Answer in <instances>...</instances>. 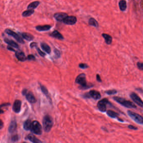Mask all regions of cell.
Instances as JSON below:
<instances>
[{
	"label": "cell",
	"instance_id": "obj_1",
	"mask_svg": "<svg viewBox=\"0 0 143 143\" xmlns=\"http://www.w3.org/2000/svg\"><path fill=\"white\" fill-rule=\"evenodd\" d=\"M75 82L80 85V88L82 89H88L93 87L92 85L87 84L85 73L79 74L75 79Z\"/></svg>",
	"mask_w": 143,
	"mask_h": 143
},
{
	"label": "cell",
	"instance_id": "obj_2",
	"mask_svg": "<svg viewBox=\"0 0 143 143\" xmlns=\"http://www.w3.org/2000/svg\"><path fill=\"white\" fill-rule=\"evenodd\" d=\"M42 123L44 131L45 132H49L53 125V121L52 117L50 115H46L43 118Z\"/></svg>",
	"mask_w": 143,
	"mask_h": 143
},
{
	"label": "cell",
	"instance_id": "obj_3",
	"mask_svg": "<svg viewBox=\"0 0 143 143\" xmlns=\"http://www.w3.org/2000/svg\"><path fill=\"white\" fill-rule=\"evenodd\" d=\"M113 99L118 103L126 108H136V105L132 101L125 100L124 98L120 97H113Z\"/></svg>",
	"mask_w": 143,
	"mask_h": 143
},
{
	"label": "cell",
	"instance_id": "obj_4",
	"mask_svg": "<svg viewBox=\"0 0 143 143\" xmlns=\"http://www.w3.org/2000/svg\"><path fill=\"white\" fill-rule=\"evenodd\" d=\"M30 130L31 132L36 135H41L42 132L41 125L38 121L36 120L32 122Z\"/></svg>",
	"mask_w": 143,
	"mask_h": 143
},
{
	"label": "cell",
	"instance_id": "obj_5",
	"mask_svg": "<svg viewBox=\"0 0 143 143\" xmlns=\"http://www.w3.org/2000/svg\"><path fill=\"white\" fill-rule=\"evenodd\" d=\"M128 115L130 117L133 121L139 124H143V117L139 114L133 112L128 110L127 111Z\"/></svg>",
	"mask_w": 143,
	"mask_h": 143
},
{
	"label": "cell",
	"instance_id": "obj_6",
	"mask_svg": "<svg viewBox=\"0 0 143 143\" xmlns=\"http://www.w3.org/2000/svg\"><path fill=\"white\" fill-rule=\"evenodd\" d=\"M5 32L9 35L11 36L12 37H13L15 39H16L17 40V42L19 43H20L24 44L25 43L22 37L19 34H18L13 31H12L11 29H7L5 30Z\"/></svg>",
	"mask_w": 143,
	"mask_h": 143
},
{
	"label": "cell",
	"instance_id": "obj_7",
	"mask_svg": "<svg viewBox=\"0 0 143 143\" xmlns=\"http://www.w3.org/2000/svg\"><path fill=\"white\" fill-rule=\"evenodd\" d=\"M22 94L25 96L26 98L29 103H34L36 102L35 97L32 92H29L27 89H24L22 91Z\"/></svg>",
	"mask_w": 143,
	"mask_h": 143
},
{
	"label": "cell",
	"instance_id": "obj_8",
	"mask_svg": "<svg viewBox=\"0 0 143 143\" xmlns=\"http://www.w3.org/2000/svg\"><path fill=\"white\" fill-rule=\"evenodd\" d=\"M108 103L109 101L107 99H103L98 101L97 104V107L100 111L103 113H105L106 111V106Z\"/></svg>",
	"mask_w": 143,
	"mask_h": 143
},
{
	"label": "cell",
	"instance_id": "obj_9",
	"mask_svg": "<svg viewBox=\"0 0 143 143\" xmlns=\"http://www.w3.org/2000/svg\"><path fill=\"white\" fill-rule=\"evenodd\" d=\"M85 97L87 98H92L94 99H101V94L99 92L97 91L92 90L90 91V92H88L87 94H85Z\"/></svg>",
	"mask_w": 143,
	"mask_h": 143
},
{
	"label": "cell",
	"instance_id": "obj_10",
	"mask_svg": "<svg viewBox=\"0 0 143 143\" xmlns=\"http://www.w3.org/2000/svg\"><path fill=\"white\" fill-rule=\"evenodd\" d=\"M130 96L131 99L135 103L141 107H143V101L137 94L134 92H132L130 94Z\"/></svg>",
	"mask_w": 143,
	"mask_h": 143
},
{
	"label": "cell",
	"instance_id": "obj_11",
	"mask_svg": "<svg viewBox=\"0 0 143 143\" xmlns=\"http://www.w3.org/2000/svg\"><path fill=\"white\" fill-rule=\"evenodd\" d=\"M77 21L76 17L75 16H67L63 20V22L66 25H75Z\"/></svg>",
	"mask_w": 143,
	"mask_h": 143
},
{
	"label": "cell",
	"instance_id": "obj_12",
	"mask_svg": "<svg viewBox=\"0 0 143 143\" xmlns=\"http://www.w3.org/2000/svg\"><path fill=\"white\" fill-rule=\"evenodd\" d=\"M21 106V101L19 100H16L13 106V110L16 113H19Z\"/></svg>",
	"mask_w": 143,
	"mask_h": 143
},
{
	"label": "cell",
	"instance_id": "obj_13",
	"mask_svg": "<svg viewBox=\"0 0 143 143\" xmlns=\"http://www.w3.org/2000/svg\"><path fill=\"white\" fill-rule=\"evenodd\" d=\"M68 16L66 13L63 12H58L54 14V17L55 19L59 22H63V20L67 16Z\"/></svg>",
	"mask_w": 143,
	"mask_h": 143
},
{
	"label": "cell",
	"instance_id": "obj_14",
	"mask_svg": "<svg viewBox=\"0 0 143 143\" xmlns=\"http://www.w3.org/2000/svg\"><path fill=\"white\" fill-rule=\"evenodd\" d=\"M16 57L20 61L23 62L27 60V57L24 53L21 51H18L16 52L15 53Z\"/></svg>",
	"mask_w": 143,
	"mask_h": 143
},
{
	"label": "cell",
	"instance_id": "obj_15",
	"mask_svg": "<svg viewBox=\"0 0 143 143\" xmlns=\"http://www.w3.org/2000/svg\"><path fill=\"white\" fill-rule=\"evenodd\" d=\"M51 37H53L54 38H56L57 39H60V40H62L64 39V37L60 32H59L58 31H54L52 33L50 34Z\"/></svg>",
	"mask_w": 143,
	"mask_h": 143
},
{
	"label": "cell",
	"instance_id": "obj_16",
	"mask_svg": "<svg viewBox=\"0 0 143 143\" xmlns=\"http://www.w3.org/2000/svg\"><path fill=\"white\" fill-rule=\"evenodd\" d=\"M4 41L8 44L10 46L12 47L13 48H19V45L16 43L12 40L11 39H9L8 38H5L4 39Z\"/></svg>",
	"mask_w": 143,
	"mask_h": 143
},
{
	"label": "cell",
	"instance_id": "obj_17",
	"mask_svg": "<svg viewBox=\"0 0 143 143\" xmlns=\"http://www.w3.org/2000/svg\"><path fill=\"white\" fill-rule=\"evenodd\" d=\"M51 27L50 25H39L36 27V29L38 31H46L50 30L51 28Z\"/></svg>",
	"mask_w": 143,
	"mask_h": 143
},
{
	"label": "cell",
	"instance_id": "obj_18",
	"mask_svg": "<svg viewBox=\"0 0 143 143\" xmlns=\"http://www.w3.org/2000/svg\"><path fill=\"white\" fill-rule=\"evenodd\" d=\"M17 128V124L15 120H13L10 123L9 126L8 131L10 133H13L16 131Z\"/></svg>",
	"mask_w": 143,
	"mask_h": 143
},
{
	"label": "cell",
	"instance_id": "obj_19",
	"mask_svg": "<svg viewBox=\"0 0 143 143\" xmlns=\"http://www.w3.org/2000/svg\"><path fill=\"white\" fill-rule=\"evenodd\" d=\"M21 36L23 39L29 41L32 40L34 39V37L32 34L27 32L22 33Z\"/></svg>",
	"mask_w": 143,
	"mask_h": 143
},
{
	"label": "cell",
	"instance_id": "obj_20",
	"mask_svg": "<svg viewBox=\"0 0 143 143\" xmlns=\"http://www.w3.org/2000/svg\"><path fill=\"white\" fill-rule=\"evenodd\" d=\"M27 138L29 141L33 143H41V141L39 139H38L34 135L29 134L27 136Z\"/></svg>",
	"mask_w": 143,
	"mask_h": 143
},
{
	"label": "cell",
	"instance_id": "obj_21",
	"mask_svg": "<svg viewBox=\"0 0 143 143\" xmlns=\"http://www.w3.org/2000/svg\"><path fill=\"white\" fill-rule=\"evenodd\" d=\"M102 36L103 38H104L105 40V42L108 45H110L112 42V37L111 36L107 34L103 33L102 34Z\"/></svg>",
	"mask_w": 143,
	"mask_h": 143
},
{
	"label": "cell",
	"instance_id": "obj_22",
	"mask_svg": "<svg viewBox=\"0 0 143 143\" xmlns=\"http://www.w3.org/2000/svg\"><path fill=\"white\" fill-rule=\"evenodd\" d=\"M41 49L44 51L46 52V53L50 54V53H51V48L47 44L43 43L41 44Z\"/></svg>",
	"mask_w": 143,
	"mask_h": 143
},
{
	"label": "cell",
	"instance_id": "obj_23",
	"mask_svg": "<svg viewBox=\"0 0 143 143\" xmlns=\"http://www.w3.org/2000/svg\"><path fill=\"white\" fill-rule=\"evenodd\" d=\"M39 4H40V2L39 1H34L28 5V6H27V9H36L38 6L39 5Z\"/></svg>",
	"mask_w": 143,
	"mask_h": 143
},
{
	"label": "cell",
	"instance_id": "obj_24",
	"mask_svg": "<svg viewBox=\"0 0 143 143\" xmlns=\"http://www.w3.org/2000/svg\"><path fill=\"white\" fill-rule=\"evenodd\" d=\"M119 6L120 9L122 11H124L126 10L127 8L126 1L125 0H121L119 2Z\"/></svg>",
	"mask_w": 143,
	"mask_h": 143
},
{
	"label": "cell",
	"instance_id": "obj_25",
	"mask_svg": "<svg viewBox=\"0 0 143 143\" xmlns=\"http://www.w3.org/2000/svg\"><path fill=\"white\" fill-rule=\"evenodd\" d=\"M89 25L90 26H93L94 27H98L99 26L98 22L93 18H90L88 21Z\"/></svg>",
	"mask_w": 143,
	"mask_h": 143
},
{
	"label": "cell",
	"instance_id": "obj_26",
	"mask_svg": "<svg viewBox=\"0 0 143 143\" xmlns=\"http://www.w3.org/2000/svg\"><path fill=\"white\" fill-rule=\"evenodd\" d=\"M107 114L109 117L113 118H117L119 115V114L113 111V110H108L107 111Z\"/></svg>",
	"mask_w": 143,
	"mask_h": 143
},
{
	"label": "cell",
	"instance_id": "obj_27",
	"mask_svg": "<svg viewBox=\"0 0 143 143\" xmlns=\"http://www.w3.org/2000/svg\"><path fill=\"white\" fill-rule=\"evenodd\" d=\"M34 12V9H28L22 13V16L23 17H28L33 14Z\"/></svg>",
	"mask_w": 143,
	"mask_h": 143
},
{
	"label": "cell",
	"instance_id": "obj_28",
	"mask_svg": "<svg viewBox=\"0 0 143 143\" xmlns=\"http://www.w3.org/2000/svg\"><path fill=\"white\" fill-rule=\"evenodd\" d=\"M32 122V121H31V120H26L23 124V128L24 129L27 131H29V130H30Z\"/></svg>",
	"mask_w": 143,
	"mask_h": 143
},
{
	"label": "cell",
	"instance_id": "obj_29",
	"mask_svg": "<svg viewBox=\"0 0 143 143\" xmlns=\"http://www.w3.org/2000/svg\"><path fill=\"white\" fill-rule=\"evenodd\" d=\"M40 87H41V91L43 93H44V94H45L46 97H48L49 92L47 89H46V87L44 86H43V85H41Z\"/></svg>",
	"mask_w": 143,
	"mask_h": 143
},
{
	"label": "cell",
	"instance_id": "obj_30",
	"mask_svg": "<svg viewBox=\"0 0 143 143\" xmlns=\"http://www.w3.org/2000/svg\"><path fill=\"white\" fill-rule=\"evenodd\" d=\"M117 92L115 89H112V90H109L106 91V93L108 95H112V94H115Z\"/></svg>",
	"mask_w": 143,
	"mask_h": 143
},
{
	"label": "cell",
	"instance_id": "obj_31",
	"mask_svg": "<svg viewBox=\"0 0 143 143\" xmlns=\"http://www.w3.org/2000/svg\"><path fill=\"white\" fill-rule=\"evenodd\" d=\"M18 139H19V137H18V135H15L12 136L11 140L12 142H16L18 141Z\"/></svg>",
	"mask_w": 143,
	"mask_h": 143
},
{
	"label": "cell",
	"instance_id": "obj_32",
	"mask_svg": "<svg viewBox=\"0 0 143 143\" xmlns=\"http://www.w3.org/2000/svg\"><path fill=\"white\" fill-rule=\"evenodd\" d=\"M79 67L82 69H87V68L88 67V66L86 64H83V63L79 64Z\"/></svg>",
	"mask_w": 143,
	"mask_h": 143
},
{
	"label": "cell",
	"instance_id": "obj_33",
	"mask_svg": "<svg viewBox=\"0 0 143 143\" xmlns=\"http://www.w3.org/2000/svg\"><path fill=\"white\" fill-rule=\"evenodd\" d=\"M36 50H37L38 53H39V55L42 57H44L45 55V54L44 52H43L39 48H36Z\"/></svg>",
	"mask_w": 143,
	"mask_h": 143
},
{
	"label": "cell",
	"instance_id": "obj_34",
	"mask_svg": "<svg viewBox=\"0 0 143 143\" xmlns=\"http://www.w3.org/2000/svg\"><path fill=\"white\" fill-rule=\"evenodd\" d=\"M137 67L140 70H143V63L138 62L137 64Z\"/></svg>",
	"mask_w": 143,
	"mask_h": 143
},
{
	"label": "cell",
	"instance_id": "obj_35",
	"mask_svg": "<svg viewBox=\"0 0 143 143\" xmlns=\"http://www.w3.org/2000/svg\"><path fill=\"white\" fill-rule=\"evenodd\" d=\"M54 52H55V55H56V56L57 57H60V53L59 50H58L57 49H55L54 50Z\"/></svg>",
	"mask_w": 143,
	"mask_h": 143
},
{
	"label": "cell",
	"instance_id": "obj_36",
	"mask_svg": "<svg viewBox=\"0 0 143 143\" xmlns=\"http://www.w3.org/2000/svg\"><path fill=\"white\" fill-rule=\"evenodd\" d=\"M27 59L28 60H35L36 58L34 55H28Z\"/></svg>",
	"mask_w": 143,
	"mask_h": 143
},
{
	"label": "cell",
	"instance_id": "obj_37",
	"mask_svg": "<svg viewBox=\"0 0 143 143\" xmlns=\"http://www.w3.org/2000/svg\"><path fill=\"white\" fill-rule=\"evenodd\" d=\"M128 127L129 129L134 130H136L138 129V128L137 127H136L133 126H132V125H129V126H128Z\"/></svg>",
	"mask_w": 143,
	"mask_h": 143
},
{
	"label": "cell",
	"instance_id": "obj_38",
	"mask_svg": "<svg viewBox=\"0 0 143 143\" xmlns=\"http://www.w3.org/2000/svg\"><path fill=\"white\" fill-rule=\"evenodd\" d=\"M37 45V44L36 43H35V42H33V43H31L30 46L31 48H33L36 47Z\"/></svg>",
	"mask_w": 143,
	"mask_h": 143
},
{
	"label": "cell",
	"instance_id": "obj_39",
	"mask_svg": "<svg viewBox=\"0 0 143 143\" xmlns=\"http://www.w3.org/2000/svg\"><path fill=\"white\" fill-rule=\"evenodd\" d=\"M96 79H97V80L98 81V82H101L102 81V80L101 79V77H100V76L99 74L97 75Z\"/></svg>",
	"mask_w": 143,
	"mask_h": 143
},
{
	"label": "cell",
	"instance_id": "obj_40",
	"mask_svg": "<svg viewBox=\"0 0 143 143\" xmlns=\"http://www.w3.org/2000/svg\"><path fill=\"white\" fill-rule=\"evenodd\" d=\"M7 49L9 50H11V51H12L15 52V50H14V49L13 48H11V46H8L7 47Z\"/></svg>",
	"mask_w": 143,
	"mask_h": 143
},
{
	"label": "cell",
	"instance_id": "obj_41",
	"mask_svg": "<svg viewBox=\"0 0 143 143\" xmlns=\"http://www.w3.org/2000/svg\"><path fill=\"white\" fill-rule=\"evenodd\" d=\"M3 126H4V124L3 121L0 119V129H2L3 127Z\"/></svg>",
	"mask_w": 143,
	"mask_h": 143
},
{
	"label": "cell",
	"instance_id": "obj_42",
	"mask_svg": "<svg viewBox=\"0 0 143 143\" xmlns=\"http://www.w3.org/2000/svg\"><path fill=\"white\" fill-rule=\"evenodd\" d=\"M141 6H142V8L143 9V1H142V3H141Z\"/></svg>",
	"mask_w": 143,
	"mask_h": 143
}]
</instances>
